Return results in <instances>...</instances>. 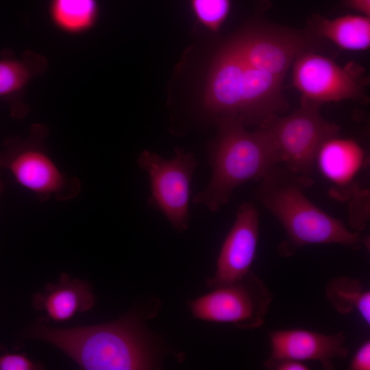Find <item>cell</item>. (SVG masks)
Segmentation results:
<instances>
[{
	"label": "cell",
	"mask_w": 370,
	"mask_h": 370,
	"mask_svg": "<svg viewBox=\"0 0 370 370\" xmlns=\"http://www.w3.org/2000/svg\"><path fill=\"white\" fill-rule=\"evenodd\" d=\"M282 82L251 66L230 36L210 60L197 112L207 123L234 120L260 127L288 109Z\"/></svg>",
	"instance_id": "obj_1"
},
{
	"label": "cell",
	"mask_w": 370,
	"mask_h": 370,
	"mask_svg": "<svg viewBox=\"0 0 370 370\" xmlns=\"http://www.w3.org/2000/svg\"><path fill=\"white\" fill-rule=\"evenodd\" d=\"M312 184L310 177L301 175L279 164L261 180L258 199L279 221L286 237L278 246L284 258L293 256L312 244H338L354 250L369 247V241L348 229L343 222L314 205L305 195Z\"/></svg>",
	"instance_id": "obj_2"
},
{
	"label": "cell",
	"mask_w": 370,
	"mask_h": 370,
	"mask_svg": "<svg viewBox=\"0 0 370 370\" xmlns=\"http://www.w3.org/2000/svg\"><path fill=\"white\" fill-rule=\"evenodd\" d=\"M29 336L56 347L84 369H150L156 364L147 336L129 317L71 328L38 323Z\"/></svg>",
	"instance_id": "obj_3"
},
{
	"label": "cell",
	"mask_w": 370,
	"mask_h": 370,
	"mask_svg": "<svg viewBox=\"0 0 370 370\" xmlns=\"http://www.w3.org/2000/svg\"><path fill=\"white\" fill-rule=\"evenodd\" d=\"M217 125V135L207 147L211 178L192 200L212 212L228 202L238 186L260 180L280 164L276 148L263 128L249 132L234 120L222 121Z\"/></svg>",
	"instance_id": "obj_4"
},
{
	"label": "cell",
	"mask_w": 370,
	"mask_h": 370,
	"mask_svg": "<svg viewBox=\"0 0 370 370\" xmlns=\"http://www.w3.org/2000/svg\"><path fill=\"white\" fill-rule=\"evenodd\" d=\"M48 127L32 125L25 138H7L0 149V171L8 172L16 182L30 191L40 202L53 198L68 201L82 191V182L56 164L48 151Z\"/></svg>",
	"instance_id": "obj_5"
},
{
	"label": "cell",
	"mask_w": 370,
	"mask_h": 370,
	"mask_svg": "<svg viewBox=\"0 0 370 370\" xmlns=\"http://www.w3.org/2000/svg\"><path fill=\"white\" fill-rule=\"evenodd\" d=\"M321 106L301 98L300 106L291 114L275 116L260 127L271 138L280 163L307 177L312 173L321 146L339 132L337 125L322 117Z\"/></svg>",
	"instance_id": "obj_6"
},
{
	"label": "cell",
	"mask_w": 370,
	"mask_h": 370,
	"mask_svg": "<svg viewBox=\"0 0 370 370\" xmlns=\"http://www.w3.org/2000/svg\"><path fill=\"white\" fill-rule=\"evenodd\" d=\"M138 166L148 173L150 184L149 203L161 212L179 232L188 229L190 186L197 165L194 155L176 147L175 155L165 159L145 149L137 158Z\"/></svg>",
	"instance_id": "obj_7"
},
{
	"label": "cell",
	"mask_w": 370,
	"mask_h": 370,
	"mask_svg": "<svg viewBox=\"0 0 370 370\" xmlns=\"http://www.w3.org/2000/svg\"><path fill=\"white\" fill-rule=\"evenodd\" d=\"M272 300L269 288L251 271L236 282L190 301L188 307L197 319L252 330L264 323Z\"/></svg>",
	"instance_id": "obj_8"
},
{
	"label": "cell",
	"mask_w": 370,
	"mask_h": 370,
	"mask_svg": "<svg viewBox=\"0 0 370 370\" xmlns=\"http://www.w3.org/2000/svg\"><path fill=\"white\" fill-rule=\"evenodd\" d=\"M368 81L358 64L349 63L342 67L310 51L300 53L293 62L292 85L301 98L321 105L345 99L367 102Z\"/></svg>",
	"instance_id": "obj_9"
},
{
	"label": "cell",
	"mask_w": 370,
	"mask_h": 370,
	"mask_svg": "<svg viewBox=\"0 0 370 370\" xmlns=\"http://www.w3.org/2000/svg\"><path fill=\"white\" fill-rule=\"evenodd\" d=\"M314 36L309 31L251 23L232 37L251 66L284 80L295 58L315 46Z\"/></svg>",
	"instance_id": "obj_10"
},
{
	"label": "cell",
	"mask_w": 370,
	"mask_h": 370,
	"mask_svg": "<svg viewBox=\"0 0 370 370\" xmlns=\"http://www.w3.org/2000/svg\"><path fill=\"white\" fill-rule=\"evenodd\" d=\"M259 238V213L253 203L241 204L217 260L216 271L207 280L212 288L242 279L251 271Z\"/></svg>",
	"instance_id": "obj_11"
},
{
	"label": "cell",
	"mask_w": 370,
	"mask_h": 370,
	"mask_svg": "<svg viewBox=\"0 0 370 370\" xmlns=\"http://www.w3.org/2000/svg\"><path fill=\"white\" fill-rule=\"evenodd\" d=\"M269 338L271 359L314 361L333 369L334 360H343L349 353L343 332L326 334L304 329L279 330L269 332Z\"/></svg>",
	"instance_id": "obj_12"
},
{
	"label": "cell",
	"mask_w": 370,
	"mask_h": 370,
	"mask_svg": "<svg viewBox=\"0 0 370 370\" xmlns=\"http://www.w3.org/2000/svg\"><path fill=\"white\" fill-rule=\"evenodd\" d=\"M48 68L47 58L33 51H25L16 57L8 50L0 58V101L6 103L11 116L23 119L29 111L24 101L27 87Z\"/></svg>",
	"instance_id": "obj_13"
},
{
	"label": "cell",
	"mask_w": 370,
	"mask_h": 370,
	"mask_svg": "<svg viewBox=\"0 0 370 370\" xmlns=\"http://www.w3.org/2000/svg\"><path fill=\"white\" fill-rule=\"evenodd\" d=\"M95 302L90 286L84 280L71 279L66 273H62L58 282L47 284L42 292L33 297L34 308L58 322L68 321L78 312L89 310Z\"/></svg>",
	"instance_id": "obj_14"
},
{
	"label": "cell",
	"mask_w": 370,
	"mask_h": 370,
	"mask_svg": "<svg viewBox=\"0 0 370 370\" xmlns=\"http://www.w3.org/2000/svg\"><path fill=\"white\" fill-rule=\"evenodd\" d=\"M323 175L337 186L349 185L364 163V152L352 139L331 138L321 146L315 162Z\"/></svg>",
	"instance_id": "obj_15"
},
{
	"label": "cell",
	"mask_w": 370,
	"mask_h": 370,
	"mask_svg": "<svg viewBox=\"0 0 370 370\" xmlns=\"http://www.w3.org/2000/svg\"><path fill=\"white\" fill-rule=\"evenodd\" d=\"M308 29L314 36L329 39L343 49L364 51L370 47V17L345 15L328 19L313 14L308 20Z\"/></svg>",
	"instance_id": "obj_16"
},
{
	"label": "cell",
	"mask_w": 370,
	"mask_h": 370,
	"mask_svg": "<svg viewBox=\"0 0 370 370\" xmlns=\"http://www.w3.org/2000/svg\"><path fill=\"white\" fill-rule=\"evenodd\" d=\"M47 12L56 29L67 35L79 36L96 26L100 6L98 0H49Z\"/></svg>",
	"instance_id": "obj_17"
},
{
	"label": "cell",
	"mask_w": 370,
	"mask_h": 370,
	"mask_svg": "<svg viewBox=\"0 0 370 370\" xmlns=\"http://www.w3.org/2000/svg\"><path fill=\"white\" fill-rule=\"evenodd\" d=\"M325 290L327 300L338 312L347 314L357 310L365 323L370 324V291L361 281L337 277L328 281Z\"/></svg>",
	"instance_id": "obj_18"
},
{
	"label": "cell",
	"mask_w": 370,
	"mask_h": 370,
	"mask_svg": "<svg viewBox=\"0 0 370 370\" xmlns=\"http://www.w3.org/2000/svg\"><path fill=\"white\" fill-rule=\"evenodd\" d=\"M197 20L208 29L217 32L227 18L230 0H190Z\"/></svg>",
	"instance_id": "obj_19"
},
{
	"label": "cell",
	"mask_w": 370,
	"mask_h": 370,
	"mask_svg": "<svg viewBox=\"0 0 370 370\" xmlns=\"http://www.w3.org/2000/svg\"><path fill=\"white\" fill-rule=\"evenodd\" d=\"M42 365L31 360L25 353L5 354L0 356V370H35Z\"/></svg>",
	"instance_id": "obj_20"
},
{
	"label": "cell",
	"mask_w": 370,
	"mask_h": 370,
	"mask_svg": "<svg viewBox=\"0 0 370 370\" xmlns=\"http://www.w3.org/2000/svg\"><path fill=\"white\" fill-rule=\"evenodd\" d=\"M349 369L351 370L370 369V341L362 343L352 357Z\"/></svg>",
	"instance_id": "obj_21"
},
{
	"label": "cell",
	"mask_w": 370,
	"mask_h": 370,
	"mask_svg": "<svg viewBox=\"0 0 370 370\" xmlns=\"http://www.w3.org/2000/svg\"><path fill=\"white\" fill-rule=\"evenodd\" d=\"M264 366L274 370H308V367L303 362L292 359H271L268 358Z\"/></svg>",
	"instance_id": "obj_22"
},
{
	"label": "cell",
	"mask_w": 370,
	"mask_h": 370,
	"mask_svg": "<svg viewBox=\"0 0 370 370\" xmlns=\"http://www.w3.org/2000/svg\"><path fill=\"white\" fill-rule=\"evenodd\" d=\"M344 7L355 10L361 15L370 16V0H343Z\"/></svg>",
	"instance_id": "obj_23"
},
{
	"label": "cell",
	"mask_w": 370,
	"mask_h": 370,
	"mask_svg": "<svg viewBox=\"0 0 370 370\" xmlns=\"http://www.w3.org/2000/svg\"><path fill=\"white\" fill-rule=\"evenodd\" d=\"M5 190V183L2 179L1 175H0V197Z\"/></svg>",
	"instance_id": "obj_24"
}]
</instances>
